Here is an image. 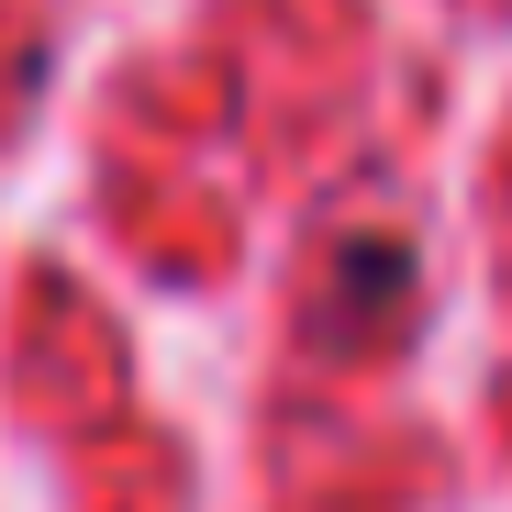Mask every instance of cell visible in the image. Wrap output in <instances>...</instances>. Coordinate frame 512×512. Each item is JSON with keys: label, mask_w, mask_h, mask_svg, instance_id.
<instances>
[]
</instances>
